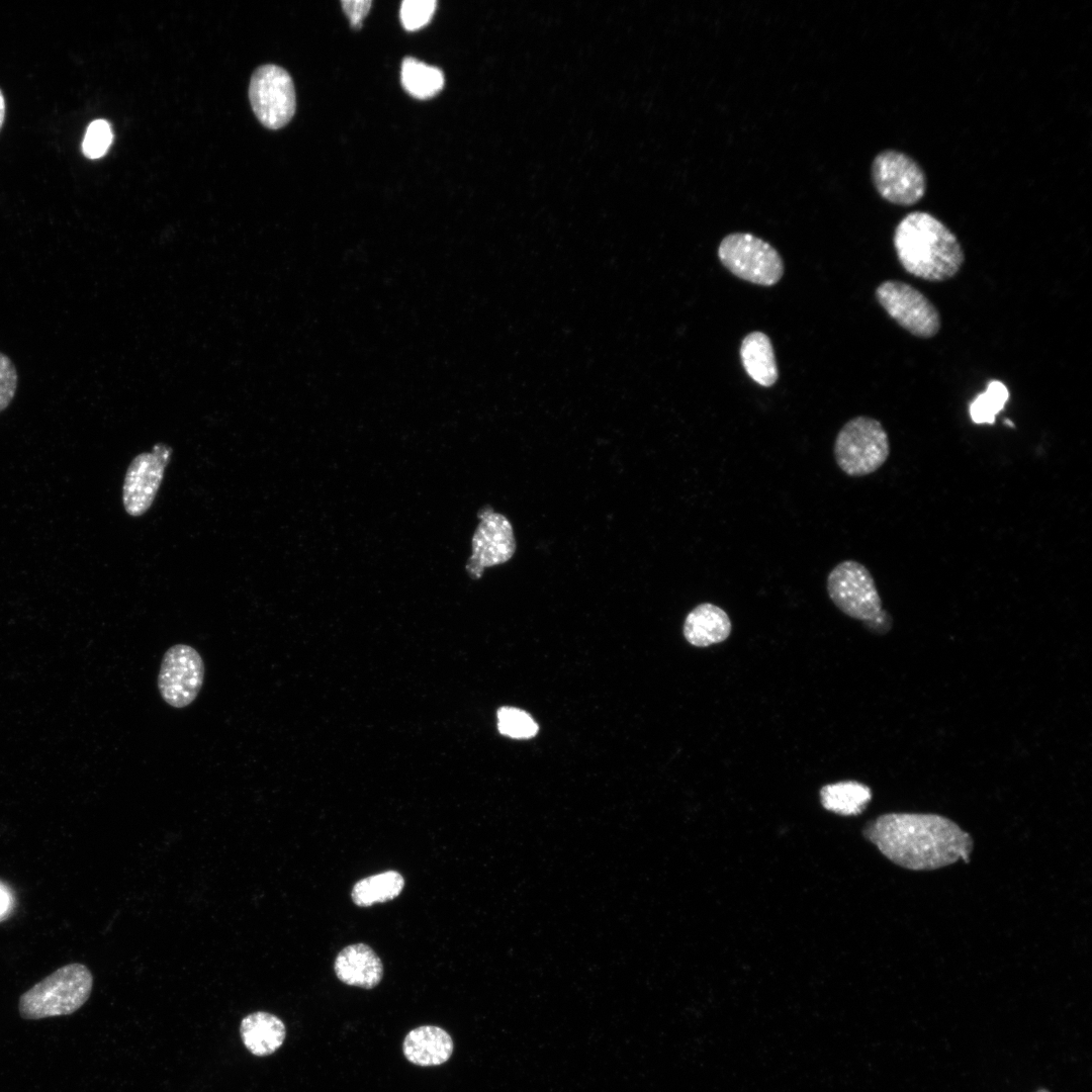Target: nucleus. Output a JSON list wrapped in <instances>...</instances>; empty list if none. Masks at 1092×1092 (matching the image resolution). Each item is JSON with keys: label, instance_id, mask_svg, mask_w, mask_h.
I'll list each match as a JSON object with an SVG mask.
<instances>
[{"label": "nucleus", "instance_id": "nucleus-3", "mask_svg": "<svg viewBox=\"0 0 1092 1092\" xmlns=\"http://www.w3.org/2000/svg\"><path fill=\"white\" fill-rule=\"evenodd\" d=\"M92 987L93 976L85 965H65L20 996L19 1014L27 1020L72 1014L89 999Z\"/></svg>", "mask_w": 1092, "mask_h": 1092}, {"label": "nucleus", "instance_id": "nucleus-18", "mask_svg": "<svg viewBox=\"0 0 1092 1092\" xmlns=\"http://www.w3.org/2000/svg\"><path fill=\"white\" fill-rule=\"evenodd\" d=\"M871 799V789L856 781L828 784L820 790L822 806L828 811L844 816L860 814Z\"/></svg>", "mask_w": 1092, "mask_h": 1092}, {"label": "nucleus", "instance_id": "nucleus-2", "mask_svg": "<svg viewBox=\"0 0 1092 1092\" xmlns=\"http://www.w3.org/2000/svg\"><path fill=\"white\" fill-rule=\"evenodd\" d=\"M893 242L902 267L927 281L952 278L965 260L957 236L926 211L906 214L895 229Z\"/></svg>", "mask_w": 1092, "mask_h": 1092}, {"label": "nucleus", "instance_id": "nucleus-19", "mask_svg": "<svg viewBox=\"0 0 1092 1092\" xmlns=\"http://www.w3.org/2000/svg\"><path fill=\"white\" fill-rule=\"evenodd\" d=\"M404 887L403 877L396 871H386L358 881L351 892L353 902L368 907L396 898Z\"/></svg>", "mask_w": 1092, "mask_h": 1092}, {"label": "nucleus", "instance_id": "nucleus-22", "mask_svg": "<svg viewBox=\"0 0 1092 1092\" xmlns=\"http://www.w3.org/2000/svg\"><path fill=\"white\" fill-rule=\"evenodd\" d=\"M499 732L516 739H528L538 732V724L525 711L514 707H502L497 711Z\"/></svg>", "mask_w": 1092, "mask_h": 1092}, {"label": "nucleus", "instance_id": "nucleus-28", "mask_svg": "<svg viewBox=\"0 0 1092 1092\" xmlns=\"http://www.w3.org/2000/svg\"><path fill=\"white\" fill-rule=\"evenodd\" d=\"M8 904L6 894L0 889V913L3 912Z\"/></svg>", "mask_w": 1092, "mask_h": 1092}, {"label": "nucleus", "instance_id": "nucleus-1", "mask_svg": "<svg viewBox=\"0 0 1092 1092\" xmlns=\"http://www.w3.org/2000/svg\"><path fill=\"white\" fill-rule=\"evenodd\" d=\"M863 835L892 862L911 871L968 862L973 850L971 835L937 814H884L866 825Z\"/></svg>", "mask_w": 1092, "mask_h": 1092}, {"label": "nucleus", "instance_id": "nucleus-24", "mask_svg": "<svg viewBox=\"0 0 1092 1092\" xmlns=\"http://www.w3.org/2000/svg\"><path fill=\"white\" fill-rule=\"evenodd\" d=\"M435 0H405L400 6V21L407 30H416L426 25L436 10Z\"/></svg>", "mask_w": 1092, "mask_h": 1092}, {"label": "nucleus", "instance_id": "nucleus-7", "mask_svg": "<svg viewBox=\"0 0 1092 1092\" xmlns=\"http://www.w3.org/2000/svg\"><path fill=\"white\" fill-rule=\"evenodd\" d=\"M871 175L879 195L896 205L911 206L926 192L927 180L921 166L897 150L888 149L877 154Z\"/></svg>", "mask_w": 1092, "mask_h": 1092}, {"label": "nucleus", "instance_id": "nucleus-10", "mask_svg": "<svg viewBox=\"0 0 1092 1092\" xmlns=\"http://www.w3.org/2000/svg\"><path fill=\"white\" fill-rule=\"evenodd\" d=\"M204 678V663L190 645L175 644L167 649L158 674V690L171 707L185 708L198 696Z\"/></svg>", "mask_w": 1092, "mask_h": 1092}, {"label": "nucleus", "instance_id": "nucleus-26", "mask_svg": "<svg viewBox=\"0 0 1092 1092\" xmlns=\"http://www.w3.org/2000/svg\"><path fill=\"white\" fill-rule=\"evenodd\" d=\"M343 10L349 17L351 25L354 28H359L362 25V20L368 13L372 4L369 0H346L341 2Z\"/></svg>", "mask_w": 1092, "mask_h": 1092}, {"label": "nucleus", "instance_id": "nucleus-11", "mask_svg": "<svg viewBox=\"0 0 1092 1092\" xmlns=\"http://www.w3.org/2000/svg\"><path fill=\"white\" fill-rule=\"evenodd\" d=\"M172 448L157 443L151 452L136 455L129 463L122 486V503L131 517L147 513L162 483L165 469L170 463Z\"/></svg>", "mask_w": 1092, "mask_h": 1092}, {"label": "nucleus", "instance_id": "nucleus-13", "mask_svg": "<svg viewBox=\"0 0 1092 1092\" xmlns=\"http://www.w3.org/2000/svg\"><path fill=\"white\" fill-rule=\"evenodd\" d=\"M334 971L341 982L364 989L378 985L383 976L381 960L364 943L344 947L335 960Z\"/></svg>", "mask_w": 1092, "mask_h": 1092}, {"label": "nucleus", "instance_id": "nucleus-29", "mask_svg": "<svg viewBox=\"0 0 1092 1092\" xmlns=\"http://www.w3.org/2000/svg\"><path fill=\"white\" fill-rule=\"evenodd\" d=\"M1036 1092H1049V1091H1048V1090H1045V1089H1039V1090H1038V1091H1036Z\"/></svg>", "mask_w": 1092, "mask_h": 1092}, {"label": "nucleus", "instance_id": "nucleus-16", "mask_svg": "<svg viewBox=\"0 0 1092 1092\" xmlns=\"http://www.w3.org/2000/svg\"><path fill=\"white\" fill-rule=\"evenodd\" d=\"M240 1031L247 1050L257 1057H266L275 1053L282 1045L286 1035L282 1020L265 1011H257L245 1016L242 1019Z\"/></svg>", "mask_w": 1092, "mask_h": 1092}, {"label": "nucleus", "instance_id": "nucleus-14", "mask_svg": "<svg viewBox=\"0 0 1092 1092\" xmlns=\"http://www.w3.org/2000/svg\"><path fill=\"white\" fill-rule=\"evenodd\" d=\"M453 1040L443 1028L423 1025L412 1029L404 1037L405 1059L420 1067H435L446 1063L453 1054Z\"/></svg>", "mask_w": 1092, "mask_h": 1092}, {"label": "nucleus", "instance_id": "nucleus-23", "mask_svg": "<svg viewBox=\"0 0 1092 1092\" xmlns=\"http://www.w3.org/2000/svg\"><path fill=\"white\" fill-rule=\"evenodd\" d=\"M113 141L110 123L105 119L93 120L87 127L83 142L82 152L89 159L103 157Z\"/></svg>", "mask_w": 1092, "mask_h": 1092}, {"label": "nucleus", "instance_id": "nucleus-9", "mask_svg": "<svg viewBox=\"0 0 1092 1092\" xmlns=\"http://www.w3.org/2000/svg\"><path fill=\"white\" fill-rule=\"evenodd\" d=\"M876 297L887 313L910 334L926 339L939 332L941 321L935 305L910 284L884 281L876 289Z\"/></svg>", "mask_w": 1092, "mask_h": 1092}, {"label": "nucleus", "instance_id": "nucleus-20", "mask_svg": "<svg viewBox=\"0 0 1092 1092\" xmlns=\"http://www.w3.org/2000/svg\"><path fill=\"white\" fill-rule=\"evenodd\" d=\"M400 79L403 88L412 96L427 99L438 94L444 86L443 72L415 58H405L401 65Z\"/></svg>", "mask_w": 1092, "mask_h": 1092}, {"label": "nucleus", "instance_id": "nucleus-5", "mask_svg": "<svg viewBox=\"0 0 1092 1092\" xmlns=\"http://www.w3.org/2000/svg\"><path fill=\"white\" fill-rule=\"evenodd\" d=\"M887 431L876 419L857 416L839 430L833 456L839 469L851 477H861L880 469L890 456Z\"/></svg>", "mask_w": 1092, "mask_h": 1092}, {"label": "nucleus", "instance_id": "nucleus-15", "mask_svg": "<svg viewBox=\"0 0 1092 1092\" xmlns=\"http://www.w3.org/2000/svg\"><path fill=\"white\" fill-rule=\"evenodd\" d=\"M731 629V620L722 608L711 603H702L687 615L682 632L692 645L707 647L725 641Z\"/></svg>", "mask_w": 1092, "mask_h": 1092}, {"label": "nucleus", "instance_id": "nucleus-21", "mask_svg": "<svg viewBox=\"0 0 1092 1092\" xmlns=\"http://www.w3.org/2000/svg\"><path fill=\"white\" fill-rule=\"evenodd\" d=\"M1008 398L1009 391L1006 385L999 380H991L987 389L977 395L970 404L972 421L976 424H993Z\"/></svg>", "mask_w": 1092, "mask_h": 1092}, {"label": "nucleus", "instance_id": "nucleus-12", "mask_svg": "<svg viewBox=\"0 0 1092 1092\" xmlns=\"http://www.w3.org/2000/svg\"><path fill=\"white\" fill-rule=\"evenodd\" d=\"M480 519L468 563V570L475 577H479L485 567L509 561L516 551L513 527L504 515L486 510Z\"/></svg>", "mask_w": 1092, "mask_h": 1092}, {"label": "nucleus", "instance_id": "nucleus-27", "mask_svg": "<svg viewBox=\"0 0 1092 1092\" xmlns=\"http://www.w3.org/2000/svg\"><path fill=\"white\" fill-rule=\"evenodd\" d=\"M4 117H5V99H4V96L2 94V91L0 90V128H1V126L3 124Z\"/></svg>", "mask_w": 1092, "mask_h": 1092}, {"label": "nucleus", "instance_id": "nucleus-6", "mask_svg": "<svg viewBox=\"0 0 1092 1092\" xmlns=\"http://www.w3.org/2000/svg\"><path fill=\"white\" fill-rule=\"evenodd\" d=\"M718 256L736 277L754 284L770 286L784 274L779 252L767 242L749 233H732L720 243Z\"/></svg>", "mask_w": 1092, "mask_h": 1092}, {"label": "nucleus", "instance_id": "nucleus-17", "mask_svg": "<svg viewBox=\"0 0 1092 1092\" xmlns=\"http://www.w3.org/2000/svg\"><path fill=\"white\" fill-rule=\"evenodd\" d=\"M742 365L749 377L759 385L768 387L776 383L779 372L770 339L762 332H752L740 346Z\"/></svg>", "mask_w": 1092, "mask_h": 1092}, {"label": "nucleus", "instance_id": "nucleus-25", "mask_svg": "<svg viewBox=\"0 0 1092 1092\" xmlns=\"http://www.w3.org/2000/svg\"><path fill=\"white\" fill-rule=\"evenodd\" d=\"M18 385V373L12 360L0 352V413L13 400Z\"/></svg>", "mask_w": 1092, "mask_h": 1092}, {"label": "nucleus", "instance_id": "nucleus-8", "mask_svg": "<svg viewBox=\"0 0 1092 1092\" xmlns=\"http://www.w3.org/2000/svg\"><path fill=\"white\" fill-rule=\"evenodd\" d=\"M249 99L258 120L278 129L292 118L296 108L293 81L288 72L273 64L257 68L250 81Z\"/></svg>", "mask_w": 1092, "mask_h": 1092}, {"label": "nucleus", "instance_id": "nucleus-4", "mask_svg": "<svg viewBox=\"0 0 1092 1092\" xmlns=\"http://www.w3.org/2000/svg\"><path fill=\"white\" fill-rule=\"evenodd\" d=\"M827 594L846 616L862 621L873 632L884 634L892 627L891 616L883 609L875 579L862 563L846 559L827 575Z\"/></svg>", "mask_w": 1092, "mask_h": 1092}]
</instances>
